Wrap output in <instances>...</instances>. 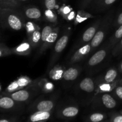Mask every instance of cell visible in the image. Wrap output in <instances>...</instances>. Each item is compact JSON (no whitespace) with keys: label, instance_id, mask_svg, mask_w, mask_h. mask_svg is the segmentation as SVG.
I'll list each match as a JSON object with an SVG mask.
<instances>
[{"label":"cell","instance_id":"cell-1","mask_svg":"<svg viewBox=\"0 0 122 122\" xmlns=\"http://www.w3.org/2000/svg\"><path fill=\"white\" fill-rule=\"evenodd\" d=\"M24 14L16 8H0V21L2 29L20 30L26 26Z\"/></svg>","mask_w":122,"mask_h":122},{"label":"cell","instance_id":"cell-2","mask_svg":"<svg viewBox=\"0 0 122 122\" xmlns=\"http://www.w3.org/2000/svg\"><path fill=\"white\" fill-rule=\"evenodd\" d=\"M113 20H114V13L113 10H111L110 11L108 12L102 18L101 24L98 29L97 32L91 42L92 48L91 53L104 41L112 27Z\"/></svg>","mask_w":122,"mask_h":122},{"label":"cell","instance_id":"cell-3","mask_svg":"<svg viewBox=\"0 0 122 122\" xmlns=\"http://www.w3.org/2000/svg\"><path fill=\"white\" fill-rule=\"evenodd\" d=\"M39 79H36L33 81L32 84L26 88L10 94L5 93V94L8 95L18 102L24 104L27 103L36 95H38L39 91L41 90V88L39 85Z\"/></svg>","mask_w":122,"mask_h":122},{"label":"cell","instance_id":"cell-4","mask_svg":"<svg viewBox=\"0 0 122 122\" xmlns=\"http://www.w3.org/2000/svg\"><path fill=\"white\" fill-rule=\"evenodd\" d=\"M70 35V32L69 30H66L63 33V34L61 36L60 38L57 39V41L54 45L53 50H52V54L51 55L50 62L48 65L47 71L51 70L56 63L58 61L61 54L63 52L65 48L69 42V37Z\"/></svg>","mask_w":122,"mask_h":122},{"label":"cell","instance_id":"cell-5","mask_svg":"<svg viewBox=\"0 0 122 122\" xmlns=\"http://www.w3.org/2000/svg\"><path fill=\"white\" fill-rule=\"evenodd\" d=\"M0 108L3 113H12L15 115L21 114L25 110V105L22 102L15 101L8 95H1L0 98Z\"/></svg>","mask_w":122,"mask_h":122},{"label":"cell","instance_id":"cell-6","mask_svg":"<svg viewBox=\"0 0 122 122\" xmlns=\"http://www.w3.org/2000/svg\"><path fill=\"white\" fill-rule=\"evenodd\" d=\"M56 104V100L54 99L36 100L29 106L27 112L30 113L35 112H52Z\"/></svg>","mask_w":122,"mask_h":122},{"label":"cell","instance_id":"cell-7","mask_svg":"<svg viewBox=\"0 0 122 122\" xmlns=\"http://www.w3.org/2000/svg\"><path fill=\"white\" fill-rule=\"evenodd\" d=\"M102 18L97 19L96 21L94 22L93 25H92L90 27H88L82 34V36L81 37L77 42L76 44V45L75 46V49H77L80 47H82L83 45H86L88 43H89L91 42L92 39L94 38L95 33H97L101 24Z\"/></svg>","mask_w":122,"mask_h":122},{"label":"cell","instance_id":"cell-8","mask_svg":"<svg viewBox=\"0 0 122 122\" xmlns=\"http://www.w3.org/2000/svg\"><path fill=\"white\" fill-rule=\"evenodd\" d=\"M91 42L76 49L70 56L69 61V65H73L85 58L89 54L91 53Z\"/></svg>","mask_w":122,"mask_h":122},{"label":"cell","instance_id":"cell-9","mask_svg":"<svg viewBox=\"0 0 122 122\" xmlns=\"http://www.w3.org/2000/svg\"><path fill=\"white\" fill-rule=\"evenodd\" d=\"M110 51H112V50L107 42L104 47L101 48L89 58L88 61V66L89 67H94L102 63L107 57V54Z\"/></svg>","mask_w":122,"mask_h":122},{"label":"cell","instance_id":"cell-10","mask_svg":"<svg viewBox=\"0 0 122 122\" xmlns=\"http://www.w3.org/2000/svg\"><path fill=\"white\" fill-rule=\"evenodd\" d=\"M59 32V27H56L55 28H53L52 32L50 35V36L48 37L46 41L42 45L39 46V48L38 50V52H37L36 55V58H38V57L41 56L42 54H44L48 49L51 47V46L52 45L55 44L56 42L57 41V38H58Z\"/></svg>","mask_w":122,"mask_h":122},{"label":"cell","instance_id":"cell-11","mask_svg":"<svg viewBox=\"0 0 122 122\" xmlns=\"http://www.w3.org/2000/svg\"><path fill=\"white\" fill-rule=\"evenodd\" d=\"M79 108L76 105H68L61 107L57 113V117L62 119H71L77 116Z\"/></svg>","mask_w":122,"mask_h":122},{"label":"cell","instance_id":"cell-12","mask_svg":"<svg viewBox=\"0 0 122 122\" xmlns=\"http://www.w3.org/2000/svg\"><path fill=\"white\" fill-rule=\"evenodd\" d=\"M33 81H32L30 79L26 76L20 77L19 79L14 81L8 86L6 89L5 93L10 94V93L14 92L26 88L30 84H32Z\"/></svg>","mask_w":122,"mask_h":122},{"label":"cell","instance_id":"cell-13","mask_svg":"<svg viewBox=\"0 0 122 122\" xmlns=\"http://www.w3.org/2000/svg\"><path fill=\"white\" fill-rule=\"evenodd\" d=\"M97 102L95 104L97 106H102L107 109H113L117 106V102L114 98L107 92H104L101 95V97H97Z\"/></svg>","mask_w":122,"mask_h":122},{"label":"cell","instance_id":"cell-14","mask_svg":"<svg viewBox=\"0 0 122 122\" xmlns=\"http://www.w3.org/2000/svg\"><path fill=\"white\" fill-rule=\"evenodd\" d=\"M52 112H35L32 113L27 117V122H46L52 115Z\"/></svg>","mask_w":122,"mask_h":122},{"label":"cell","instance_id":"cell-15","mask_svg":"<svg viewBox=\"0 0 122 122\" xmlns=\"http://www.w3.org/2000/svg\"><path fill=\"white\" fill-rule=\"evenodd\" d=\"M23 14L25 17L33 20H39L42 18V13L37 7L32 6L24 8Z\"/></svg>","mask_w":122,"mask_h":122},{"label":"cell","instance_id":"cell-16","mask_svg":"<svg viewBox=\"0 0 122 122\" xmlns=\"http://www.w3.org/2000/svg\"><path fill=\"white\" fill-rule=\"evenodd\" d=\"M81 72V68L79 66H71L67 69L63 75L64 81L67 82L74 81L77 78Z\"/></svg>","mask_w":122,"mask_h":122},{"label":"cell","instance_id":"cell-17","mask_svg":"<svg viewBox=\"0 0 122 122\" xmlns=\"http://www.w3.org/2000/svg\"><path fill=\"white\" fill-rule=\"evenodd\" d=\"M32 47L29 42L25 41L17 46L16 47L12 49L13 53L20 56H26L31 52Z\"/></svg>","mask_w":122,"mask_h":122},{"label":"cell","instance_id":"cell-18","mask_svg":"<svg viewBox=\"0 0 122 122\" xmlns=\"http://www.w3.org/2000/svg\"><path fill=\"white\" fill-rule=\"evenodd\" d=\"M118 76V71L115 68H111L108 69L107 72L105 73L104 76L102 77L101 83H107V84H112L117 82V77Z\"/></svg>","mask_w":122,"mask_h":122},{"label":"cell","instance_id":"cell-19","mask_svg":"<svg viewBox=\"0 0 122 122\" xmlns=\"http://www.w3.org/2000/svg\"><path fill=\"white\" fill-rule=\"evenodd\" d=\"M79 88L81 90L85 92H93L95 89V82L91 77H85L80 82Z\"/></svg>","mask_w":122,"mask_h":122},{"label":"cell","instance_id":"cell-20","mask_svg":"<svg viewBox=\"0 0 122 122\" xmlns=\"http://www.w3.org/2000/svg\"><path fill=\"white\" fill-rule=\"evenodd\" d=\"M41 35L42 31L41 32L40 29L36 30L34 32L29 35V42L32 46V48L35 49L38 46H40Z\"/></svg>","mask_w":122,"mask_h":122},{"label":"cell","instance_id":"cell-21","mask_svg":"<svg viewBox=\"0 0 122 122\" xmlns=\"http://www.w3.org/2000/svg\"><path fill=\"white\" fill-rule=\"evenodd\" d=\"M122 38V25H120L117 29H116L115 32L110 38L109 41L108 42V44L109 45L111 50L116 46L117 44L119 42Z\"/></svg>","mask_w":122,"mask_h":122},{"label":"cell","instance_id":"cell-22","mask_svg":"<svg viewBox=\"0 0 122 122\" xmlns=\"http://www.w3.org/2000/svg\"><path fill=\"white\" fill-rule=\"evenodd\" d=\"M117 0H101L94 5V10L97 12L103 11L109 8Z\"/></svg>","mask_w":122,"mask_h":122},{"label":"cell","instance_id":"cell-23","mask_svg":"<svg viewBox=\"0 0 122 122\" xmlns=\"http://www.w3.org/2000/svg\"><path fill=\"white\" fill-rule=\"evenodd\" d=\"M0 8H16L20 6L19 0H1Z\"/></svg>","mask_w":122,"mask_h":122},{"label":"cell","instance_id":"cell-24","mask_svg":"<svg viewBox=\"0 0 122 122\" xmlns=\"http://www.w3.org/2000/svg\"><path fill=\"white\" fill-rule=\"evenodd\" d=\"M107 115L102 113H94L88 117V122H100L104 121Z\"/></svg>","mask_w":122,"mask_h":122},{"label":"cell","instance_id":"cell-25","mask_svg":"<svg viewBox=\"0 0 122 122\" xmlns=\"http://www.w3.org/2000/svg\"><path fill=\"white\" fill-rule=\"evenodd\" d=\"M13 54L12 49H10L5 44L1 42L0 44V57H7Z\"/></svg>","mask_w":122,"mask_h":122},{"label":"cell","instance_id":"cell-26","mask_svg":"<svg viewBox=\"0 0 122 122\" xmlns=\"http://www.w3.org/2000/svg\"><path fill=\"white\" fill-rule=\"evenodd\" d=\"M112 54L114 57H120L122 56V38L112 49Z\"/></svg>","mask_w":122,"mask_h":122},{"label":"cell","instance_id":"cell-27","mask_svg":"<svg viewBox=\"0 0 122 122\" xmlns=\"http://www.w3.org/2000/svg\"><path fill=\"white\" fill-rule=\"evenodd\" d=\"M25 27H26V31H27L28 35L33 32H34L35 30H36L40 29V27L36 24L34 23L33 22H31V21H28V22L26 23Z\"/></svg>","mask_w":122,"mask_h":122},{"label":"cell","instance_id":"cell-28","mask_svg":"<svg viewBox=\"0 0 122 122\" xmlns=\"http://www.w3.org/2000/svg\"><path fill=\"white\" fill-rule=\"evenodd\" d=\"M122 25V10L120 11V13L117 15L116 18H114L112 27L114 29H117L120 25Z\"/></svg>","mask_w":122,"mask_h":122},{"label":"cell","instance_id":"cell-29","mask_svg":"<svg viewBox=\"0 0 122 122\" xmlns=\"http://www.w3.org/2000/svg\"><path fill=\"white\" fill-rule=\"evenodd\" d=\"M0 122H21L17 115L10 116L9 117H2Z\"/></svg>","mask_w":122,"mask_h":122},{"label":"cell","instance_id":"cell-30","mask_svg":"<svg viewBox=\"0 0 122 122\" xmlns=\"http://www.w3.org/2000/svg\"><path fill=\"white\" fill-rule=\"evenodd\" d=\"M110 122H122V114L120 113H113L110 114Z\"/></svg>","mask_w":122,"mask_h":122},{"label":"cell","instance_id":"cell-31","mask_svg":"<svg viewBox=\"0 0 122 122\" xmlns=\"http://www.w3.org/2000/svg\"><path fill=\"white\" fill-rule=\"evenodd\" d=\"M44 5L46 10H53L56 6V0H44Z\"/></svg>","mask_w":122,"mask_h":122},{"label":"cell","instance_id":"cell-32","mask_svg":"<svg viewBox=\"0 0 122 122\" xmlns=\"http://www.w3.org/2000/svg\"><path fill=\"white\" fill-rule=\"evenodd\" d=\"M113 95L122 100V85L119 84V85H117L115 87V88L113 89Z\"/></svg>","mask_w":122,"mask_h":122},{"label":"cell","instance_id":"cell-33","mask_svg":"<svg viewBox=\"0 0 122 122\" xmlns=\"http://www.w3.org/2000/svg\"><path fill=\"white\" fill-rule=\"evenodd\" d=\"M45 15L47 17V19L51 22L57 20V17L56 16V14H55L54 12H52V10H47L45 11Z\"/></svg>","mask_w":122,"mask_h":122},{"label":"cell","instance_id":"cell-34","mask_svg":"<svg viewBox=\"0 0 122 122\" xmlns=\"http://www.w3.org/2000/svg\"><path fill=\"white\" fill-rule=\"evenodd\" d=\"M92 0H81L80 4V7L81 10H84L88 8V6L90 5L91 2Z\"/></svg>","mask_w":122,"mask_h":122},{"label":"cell","instance_id":"cell-35","mask_svg":"<svg viewBox=\"0 0 122 122\" xmlns=\"http://www.w3.org/2000/svg\"><path fill=\"white\" fill-rule=\"evenodd\" d=\"M119 71H120V72L122 73V61L120 63V65H119Z\"/></svg>","mask_w":122,"mask_h":122},{"label":"cell","instance_id":"cell-36","mask_svg":"<svg viewBox=\"0 0 122 122\" xmlns=\"http://www.w3.org/2000/svg\"><path fill=\"white\" fill-rule=\"evenodd\" d=\"M101 1V0H94V5L95 4H97V2H98L99 1Z\"/></svg>","mask_w":122,"mask_h":122},{"label":"cell","instance_id":"cell-37","mask_svg":"<svg viewBox=\"0 0 122 122\" xmlns=\"http://www.w3.org/2000/svg\"><path fill=\"white\" fill-rule=\"evenodd\" d=\"M119 84L121 85H122V78L120 80V81H119Z\"/></svg>","mask_w":122,"mask_h":122},{"label":"cell","instance_id":"cell-38","mask_svg":"<svg viewBox=\"0 0 122 122\" xmlns=\"http://www.w3.org/2000/svg\"><path fill=\"white\" fill-rule=\"evenodd\" d=\"M119 113H121V114H122V110H120V112H119Z\"/></svg>","mask_w":122,"mask_h":122},{"label":"cell","instance_id":"cell-39","mask_svg":"<svg viewBox=\"0 0 122 122\" xmlns=\"http://www.w3.org/2000/svg\"><path fill=\"white\" fill-rule=\"evenodd\" d=\"M19 1H27V0H19Z\"/></svg>","mask_w":122,"mask_h":122},{"label":"cell","instance_id":"cell-40","mask_svg":"<svg viewBox=\"0 0 122 122\" xmlns=\"http://www.w3.org/2000/svg\"><path fill=\"white\" fill-rule=\"evenodd\" d=\"M110 122V121H107V122H105V121H102V122Z\"/></svg>","mask_w":122,"mask_h":122},{"label":"cell","instance_id":"cell-41","mask_svg":"<svg viewBox=\"0 0 122 122\" xmlns=\"http://www.w3.org/2000/svg\"><path fill=\"white\" fill-rule=\"evenodd\" d=\"M63 1H64V2H66V1H67V0H63Z\"/></svg>","mask_w":122,"mask_h":122}]
</instances>
